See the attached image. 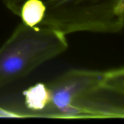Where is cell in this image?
<instances>
[{
    "label": "cell",
    "instance_id": "6da1fadb",
    "mask_svg": "<svg viewBox=\"0 0 124 124\" xmlns=\"http://www.w3.org/2000/svg\"><path fill=\"white\" fill-rule=\"evenodd\" d=\"M26 118H124V70L73 69L23 92Z\"/></svg>",
    "mask_w": 124,
    "mask_h": 124
},
{
    "label": "cell",
    "instance_id": "7a4b0ae2",
    "mask_svg": "<svg viewBox=\"0 0 124 124\" xmlns=\"http://www.w3.org/2000/svg\"><path fill=\"white\" fill-rule=\"evenodd\" d=\"M21 22L66 36L118 33L124 29V0H1Z\"/></svg>",
    "mask_w": 124,
    "mask_h": 124
},
{
    "label": "cell",
    "instance_id": "3957f363",
    "mask_svg": "<svg viewBox=\"0 0 124 124\" xmlns=\"http://www.w3.org/2000/svg\"><path fill=\"white\" fill-rule=\"evenodd\" d=\"M67 36L22 22L0 46V90L65 52Z\"/></svg>",
    "mask_w": 124,
    "mask_h": 124
},
{
    "label": "cell",
    "instance_id": "277c9868",
    "mask_svg": "<svg viewBox=\"0 0 124 124\" xmlns=\"http://www.w3.org/2000/svg\"><path fill=\"white\" fill-rule=\"evenodd\" d=\"M0 118H25L19 110L4 108L0 106Z\"/></svg>",
    "mask_w": 124,
    "mask_h": 124
}]
</instances>
